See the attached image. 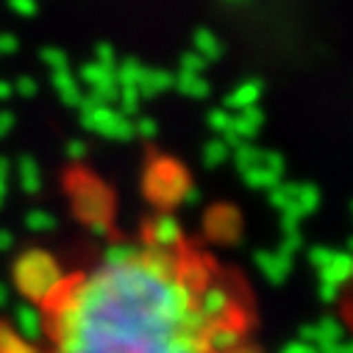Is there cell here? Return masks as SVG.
Returning <instances> with one entry per match:
<instances>
[{"label":"cell","instance_id":"cell-19","mask_svg":"<svg viewBox=\"0 0 353 353\" xmlns=\"http://www.w3.org/2000/svg\"><path fill=\"white\" fill-rule=\"evenodd\" d=\"M39 59H42V64H45L50 72L70 70V56H67V50H61V48H56V45L42 48V50H39Z\"/></svg>","mask_w":353,"mask_h":353},{"label":"cell","instance_id":"cell-1","mask_svg":"<svg viewBox=\"0 0 353 353\" xmlns=\"http://www.w3.org/2000/svg\"><path fill=\"white\" fill-rule=\"evenodd\" d=\"M0 323V353H264L245 290L181 245L112 242Z\"/></svg>","mask_w":353,"mask_h":353},{"label":"cell","instance_id":"cell-30","mask_svg":"<svg viewBox=\"0 0 353 353\" xmlns=\"http://www.w3.org/2000/svg\"><path fill=\"white\" fill-rule=\"evenodd\" d=\"M14 120H17V117H14L9 109H0V139H3V137L14 128Z\"/></svg>","mask_w":353,"mask_h":353},{"label":"cell","instance_id":"cell-14","mask_svg":"<svg viewBox=\"0 0 353 353\" xmlns=\"http://www.w3.org/2000/svg\"><path fill=\"white\" fill-rule=\"evenodd\" d=\"M75 78H78V83L90 86V92H92V90H101V86H109V83H117V81H114V70H106V67H101V64H95V61L83 64V67L75 72Z\"/></svg>","mask_w":353,"mask_h":353},{"label":"cell","instance_id":"cell-23","mask_svg":"<svg viewBox=\"0 0 353 353\" xmlns=\"http://www.w3.org/2000/svg\"><path fill=\"white\" fill-rule=\"evenodd\" d=\"M203 70H206V61L195 53V50H190V53H184L181 56V61H179V72H192V75H203Z\"/></svg>","mask_w":353,"mask_h":353},{"label":"cell","instance_id":"cell-21","mask_svg":"<svg viewBox=\"0 0 353 353\" xmlns=\"http://www.w3.org/2000/svg\"><path fill=\"white\" fill-rule=\"evenodd\" d=\"M231 112L228 109H212L209 114H206V123H209V128L217 134V137H223L225 131H228V125H231Z\"/></svg>","mask_w":353,"mask_h":353},{"label":"cell","instance_id":"cell-13","mask_svg":"<svg viewBox=\"0 0 353 353\" xmlns=\"http://www.w3.org/2000/svg\"><path fill=\"white\" fill-rule=\"evenodd\" d=\"M264 153V150H261ZM242 179H245V184L248 187H253V190H276L279 184H281V179L284 175H279L276 170H270V167H264V164H256V167H250V170H245L242 172Z\"/></svg>","mask_w":353,"mask_h":353},{"label":"cell","instance_id":"cell-31","mask_svg":"<svg viewBox=\"0 0 353 353\" xmlns=\"http://www.w3.org/2000/svg\"><path fill=\"white\" fill-rule=\"evenodd\" d=\"M181 203H201V190L190 184V190L184 192V201H181Z\"/></svg>","mask_w":353,"mask_h":353},{"label":"cell","instance_id":"cell-3","mask_svg":"<svg viewBox=\"0 0 353 353\" xmlns=\"http://www.w3.org/2000/svg\"><path fill=\"white\" fill-rule=\"evenodd\" d=\"M70 195H72V206H75L78 217L86 220V225L109 220V214H112V192L106 190L103 181L92 179V175L75 172L70 179Z\"/></svg>","mask_w":353,"mask_h":353},{"label":"cell","instance_id":"cell-10","mask_svg":"<svg viewBox=\"0 0 353 353\" xmlns=\"http://www.w3.org/2000/svg\"><path fill=\"white\" fill-rule=\"evenodd\" d=\"M172 86H175V90H179L184 98H192V101H203V98H209V92H212L209 81H206L203 75H192V72H175Z\"/></svg>","mask_w":353,"mask_h":353},{"label":"cell","instance_id":"cell-28","mask_svg":"<svg viewBox=\"0 0 353 353\" xmlns=\"http://www.w3.org/2000/svg\"><path fill=\"white\" fill-rule=\"evenodd\" d=\"M20 50V39L14 34H0V56H14Z\"/></svg>","mask_w":353,"mask_h":353},{"label":"cell","instance_id":"cell-12","mask_svg":"<svg viewBox=\"0 0 353 353\" xmlns=\"http://www.w3.org/2000/svg\"><path fill=\"white\" fill-rule=\"evenodd\" d=\"M192 45H195V53L209 64V61H217L223 56V42L217 39V34H212L209 28H195L192 34Z\"/></svg>","mask_w":353,"mask_h":353},{"label":"cell","instance_id":"cell-17","mask_svg":"<svg viewBox=\"0 0 353 353\" xmlns=\"http://www.w3.org/2000/svg\"><path fill=\"white\" fill-rule=\"evenodd\" d=\"M139 106H142V95H139L137 86H123L120 95H117L114 109H117L123 117H131V120H134V117L139 114Z\"/></svg>","mask_w":353,"mask_h":353},{"label":"cell","instance_id":"cell-29","mask_svg":"<svg viewBox=\"0 0 353 353\" xmlns=\"http://www.w3.org/2000/svg\"><path fill=\"white\" fill-rule=\"evenodd\" d=\"M9 170H12L9 159L0 156V203L6 201V192H9Z\"/></svg>","mask_w":353,"mask_h":353},{"label":"cell","instance_id":"cell-18","mask_svg":"<svg viewBox=\"0 0 353 353\" xmlns=\"http://www.w3.org/2000/svg\"><path fill=\"white\" fill-rule=\"evenodd\" d=\"M228 156H231V150L225 148V142H223L220 137H214V139H209V142L203 145V164H206L209 170L220 167V164H223Z\"/></svg>","mask_w":353,"mask_h":353},{"label":"cell","instance_id":"cell-33","mask_svg":"<svg viewBox=\"0 0 353 353\" xmlns=\"http://www.w3.org/2000/svg\"><path fill=\"white\" fill-rule=\"evenodd\" d=\"M12 245V234L9 231H0V248H9Z\"/></svg>","mask_w":353,"mask_h":353},{"label":"cell","instance_id":"cell-22","mask_svg":"<svg viewBox=\"0 0 353 353\" xmlns=\"http://www.w3.org/2000/svg\"><path fill=\"white\" fill-rule=\"evenodd\" d=\"M95 64H101V67H106V70H114V67H117V50H114V45L101 42V45L95 48Z\"/></svg>","mask_w":353,"mask_h":353},{"label":"cell","instance_id":"cell-8","mask_svg":"<svg viewBox=\"0 0 353 353\" xmlns=\"http://www.w3.org/2000/svg\"><path fill=\"white\" fill-rule=\"evenodd\" d=\"M50 83H53V90L59 95V101L70 109H78L81 101H83V90H81V83L75 78V72L70 70H59V72H50Z\"/></svg>","mask_w":353,"mask_h":353},{"label":"cell","instance_id":"cell-20","mask_svg":"<svg viewBox=\"0 0 353 353\" xmlns=\"http://www.w3.org/2000/svg\"><path fill=\"white\" fill-rule=\"evenodd\" d=\"M26 225H28L31 231H39V234H45V231H50V228L56 225V220H53V214H50V212L34 209V212H28V217H26Z\"/></svg>","mask_w":353,"mask_h":353},{"label":"cell","instance_id":"cell-2","mask_svg":"<svg viewBox=\"0 0 353 353\" xmlns=\"http://www.w3.org/2000/svg\"><path fill=\"white\" fill-rule=\"evenodd\" d=\"M190 175L187 170L179 164V161H172V159H153L145 170V179H142V187H145V195L170 209L175 203H181L184 201V192L190 190Z\"/></svg>","mask_w":353,"mask_h":353},{"label":"cell","instance_id":"cell-27","mask_svg":"<svg viewBox=\"0 0 353 353\" xmlns=\"http://www.w3.org/2000/svg\"><path fill=\"white\" fill-rule=\"evenodd\" d=\"M64 153H67L70 161H83L86 153H90V145H86L83 139H70V142L64 145Z\"/></svg>","mask_w":353,"mask_h":353},{"label":"cell","instance_id":"cell-11","mask_svg":"<svg viewBox=\"0 0 353 353\" xmlns=\"http://www.w3.org/2000/svg\"><path fill=\"white\" fill-rule=\"evenodd\" d=\"M17 175H20V187L28 192V195H37L42 190V170H39V161L34 156H20L17 161Z\"/></svg>","mask_w":353,"mask_h":353},{"label":"cell","instance_id":"cell-32","mask_svg":"<svg viewBox=\"0 0 353 353\" xmlns=\"http://www.w3.org/2000/svg\"><path fill=\"white\" fill-rule=\"evenodd\" d=\"M12 95H14V92H12V83L0 78V103H3V101H9Z\"/></svg>","mask_w":353,"mask_h":353},{"label":"cell","instance_id":"cell-15","mask_svg":"<svg viewBox=\"0 0 353 353\" xmlns=\"http://www.w3.org/2000/svg\"><path fill=\"white\" fill-rule=\"evenodd\" d=\"M142 72H145V64H142V61H137V59H123V61H117V67H114V81H117L120 90H123V86H137L139 78H142Z\"/></svg>","mask_w":353,"mask_h":353},{"label":"cell","instance_id":"cell-4","mask_svg":"<svg viewBox=\"0 0 353 353\" xmlns=\"http://www.w3.org/2000/svg\"><path fill=\"white\" fill-rule=\"evenodd\" d=\"M78 117H81V125L86 131H92L103 139H112V142H128L134 139V123L131 117H123L114 106H101V103H92V101H81L78 106Z\"/></svg>","mask_w":353,"mask_h":353},{"label":"cell","instance_id":"cell-35","mask_svg":"<svg viewBox=\"0 0 353 353\" xmlns=\"http://www.w3.org/2000/svg\"><path fill=\"white\" fill-rule=\"evenodd\" d=\"M0 59H3V56H0Z\"/></svg>","mask_w":353,"mask_h":353},{"label":"cell","instance_id":"cell-34","mask_svg":"<svg viewBox=\"0 0 353 353\" xmlns=\"http://www.w3.org/2000/svg\"><path fill=\"white\" fill-rule=\"evenodd\" d=\"M225 3H231V6H242V3H248V0H225Z\"/></svg>","mask_w":353,"mask_h":353},{"label":"cell","instance_id":"cell-25","mask_svg":"<svg viewBox=\"0 0 353 353\" xmlns=\"http://www.w3.org/2000/svg\"><path fill=\"white\" fill-rule=\"evenodd\" d=\"M134 123V137H142V139H153L159 134V123L153 117H137L131 120Z\"/></svg>","mask_w":353,"mask_h":353},{"label":"cell","instance_id":"cell-24","mask_svg":"<svg viewBox=\"0 0 353 353\" xmlns=\"http://www.w3.org/2000/svg\"><path fill=\"white\" fill-rule=\"evenodd\" d=\"M12 92H17L20 98H34L39 92V83L34 75H20L14 83H12Z\"/></svg>","mask_w":353,"mask_h":353},{"label":"cell","instance_id":"cell-7","mask_svg":"<svg viewBox=\"0 0 353 353\" xmlns=\"http://www.w3.org/2000/svg\"><path fill=\"white\" fill-rule=\"evenodd\" d=\"M261 92H264V83H261V81H256V78L242 81L239 86H234V90L228 92V98H225V106H223V109H228L231 114H236V112H242V109L259 106Z\"/></svg>","mask_w":353,"mask_h":353},{"label":"cell","instance_id":"cell-26","mask_svg":"<svg viewBox=\"0 0 353 353\" xmlns=\"http://www.w3.org/2000/svg\"><path fill=\"white\" fill-rule=\"evenodd\" d=\"M9 12H14L17 17H37L39 12V0H6Z\"/></svg>","mask_w":353,"mask_h":353},{"label":"cell","instance_id":"cell-6","mask_svg":"<svg viewBox=\"0 0 353 353\" xmlns=\"http://www.w3.org/2000/svg\"><path fill=\"white\" fill-rule=\"evenodd\" d=\"M206 231L212 239H220V242H234L236 234H239V214L231 209V206H217L209 212L206 217Z\"/></svg>","mask_w":353,"mask_h":353},{"label":"cell","instance_id":"cell-16","mask_svg":"<svg viewBox=\"0 0 353 353\" xmlns=\"http://www.w3.org/2000/svg\"><path fill=\"white\" fill-rule=\"evenodd\" d=\"M228 159H234L236 170H239V172H245V170H250V167L261 164V148H256V145H250V142H242V145H236V148L231 150V156H228Z\"/></svg>","mask_w":353,"mask_h":353},{"label":"cell","instance_id":"cell-5","mask_svg":"<svg viewBox=\"0 0 353 353\" xmlns=\"http://www.w3.org/2000/svg\"><path fill=\"white\" fill-rule=\"evenodd\" d=\"M261 125H264V112L259 106H250V109H242V112H236L231 117V125H228V131L220 139L225 142L228 150H234L236 145L250 142L261 131Z\"/></svg>","mask_w":353,"mask_h":353},{"label":"cell","instance_id":"cell-9","mask_svg":"<svg viewBox=\"0 0 353 353\" xmlns=\"http://www.w3.org/2000/svg\"><path fill=\"white\" fill-rule=\"evenodd\" d=\"M172 81H175V72L161 70V67H145L137 90H139L142 98H153V95H161V92L172 90Z\"/></svg>","mask_w":353,"mask_h":353}]
</instances>
